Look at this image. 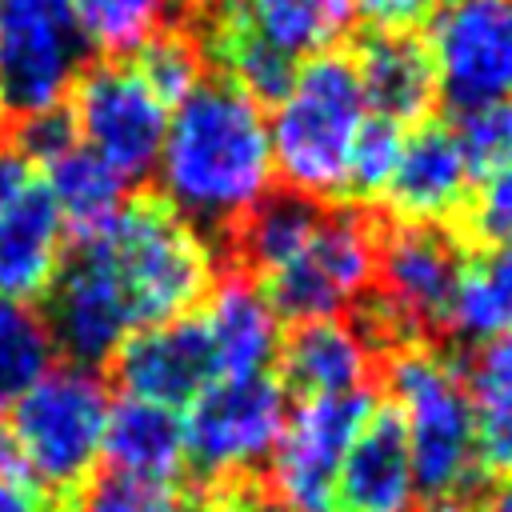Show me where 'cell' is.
<instances>
[{
    "label": "cell",
    "instance_id": "1",
    "mask_svg": "<svg viewBox=\"0 0 512 512\" xmlns=\"http://www.w3.org/2000/svg\"><path fill=\"white\" fill-rule=\"evenodd\" d=\"M160 200L196 228H232L252 216L276 180L268 116L236 84H196L168 112L156 156Z\"/></svg>",
    "mask_w": 512,
    "mask_h": 512
},
{
    "label": "cell",
    "instance_id": "2",
    "mask_svg": "<svg viewBox=\"0 0 512 512\" xmlns=\"http://www.w3.org/2000/svg\"><path fill=\"white\" fill-rule=\"evenodd\" d=\"M368 120V104L348 56L324 52L304 60L268 116L272 172L284 188L312 204L348 196L352 144Z\"/></svg>",
    "mask_w": 512,
    "mask_h": 512
},
{
    "label": "cell",
    "instance_id": "3",
    "mask_svg": "<svg viewBox=\"0 0 512 512\" xmlns=\"http://www.w3.org/2000/svg\"><path fill=\"white\" fill-rule=\"evenodd\" d=\"M80 240L100 256L136 332L192 312L216 284V256L204 232L164 200L124 204L100 232Z\"/></svg>",
    "mask_w": 512,
    "mask_h": 512
},
{
    "label": "cell",
    "instance_id": "4",
    "mask_svg": "<svg viewBox=\"0 0 512 512\" xmlns=\"http://www.w3.org/2000/svg\"><path fill=\"white\" fill-rule=\"evenodd\" d=\"M388 396L400 436L408 444L420 496L448 504L460 500L476 476V424L464 372L436 348L408 344L392 352L388 364Z\"/></svg>",
    "mask_w": 512,
    "mask_h": 512
},
{
    "label": "cell",
    "instance_id": "5",
    "mask_svg": "<svg viewBox=\"0 0 512 512\" xmlns=\"http://www.w3.org/2000/svg\"><path fill=\"white\" fill-rule=\"evenodd\" d=\"M108 388L88 364H52L0 424L44 492H76L100 464Z\"/></svg>",
    "mask_w": 512,
    "mask_h": 512
},
{
    "label": "cell",
    "instance_id": "6",
    "mask_svg": "<svg viewBox=\"0 0 512 512\" xmlns=\"http://www.w3.org/2000/svg\"><path fill=\"white\" fill-rule=\"evenodd\" d=\"M464 256L436 224H396L376 248V292L364 304L360 332L372 348H408L428 324L448 320Z\"/></svg>",
    "mask_w": 512,
    "mask_h": 512
},
{
    "label": "cell",
    "instance_id": "7",
    "mask_svg": "<svg viewBox=\"0 0 512 512\" xmlns=\"http://www.w3.org/2000/svg\"><path fill=\"white\" fill-rule=\"evenodd\" d=\"M376 228L348 208H320L304 244L272 268L264 296L284 320H328L360 304L376 284Z\"/></svg>",
    "mask_w": 512,
    "mask_h": 512
},
{
    "label": "cell",
    "instance_id": "8",
    "mask_svg": "<svg viewBox=\"0 0 512 512\" xmlns=\"http://www.w3.org/2000/svg\"><path fill=\"white\" fill-rule=\"evenodd\" d=\"M188 464L212 480H244L272 456L288 420V388L268 372L220 376L184 408Z\"/></svg>",
    "mask_w": 512,
    "mask_h": 512
},
{
    "label": "cell",
    "instance_id": "9",
    "mask_svg": "<svg viewBox=\"0 0 512 512\" xmlns=\"http://www.w3.org/2000/svg\"><path fill=\"white\" fill-rule=\"evenodd\" d=\"M84 36L72 0H0V112H52L84 72Z\"/></svg>",
    "mask_w": 512,
    "mask_h": 512
},
{
    "label": "cell",
    "instance_id": "10",
    "mask_svg": "<svg viewBox=\"0 0 512 512\" xmlns=\"http://www.w3.org/2000/svg\"><path fill=\"white\" fill-rule=\"evenodd\" d=\"M68 120L76 140L116 176L140 180L156 168L168 104L132 64H96L76 76L68 92Z\"/></svg>",
    "mask_w": 512,
    "mask_h": 512
},
{
    "label": "cell",
    "instance_id": "11",
    "mask_svg": "<svg viewBox=\"0 0 512 512\" xmlns=\"http://www.w3.org/2000/svg\"><path fill=\"white\" fill-rule=\"evenodd\" d=\"M372 408L368 392L316 396L288 408L268 456V492L284 512H332L344 456Z\"/></svg>",
    "mask_w": 512,
    "mask_h": 512
},
{
    "label": "cell",
    "instance_id": "12",
    "mask_svg": "<svg viewBox=\"0 0 512 512\" xmlns=\"http://www.w3.org/2000/svg\"><path fill=\"white\" fill-rule=\"evenodd\" d=\"M428 56L436 92L472 108L512 92V0H444L432 8Z\"/></svg>",
    "mask_w": 512,
    "mask_h": 512
},
{
    "label": "cell",
    "instance_id": "13",
    "mask_svg": "<svg viewBox=\"0 0 512 512\" xmlns=\"http://www.w3.org/2000/svg\"><path fill=\"white\" fill-rule=\"evenodd\" d=\"M116 380L128 396L156 400L168 408H184L192 396H200L212 380H220V364L212 352V340L192 312L132 332L116 356Z\"/></svg>",
    "mask_w": 512,
    "mask_h": 512
},
{
    "label": "cell",
    "instance_id": "14",
    "mask_svg": "<svg viewBox=\"0 0 512 512\" xmlns=\"http://www.w3.org/2000/svg\"><path fill=\"white\" fill-rule=\"evenodd\" d=\"M468 184L472 172L456 148L452 128L420 124L412 136H404L380 200L400 216V224H440L464 208Z\"/></svg>",
    "mask_w": 512,
    "mask_h": 512
},
{
    "label": "cell",
    "instance_id": "15",
    "mask_svg": "<svg viewBox=\"0 0 512 512\" xmlns=\"http://www.w3.org/2000/svg\"><path fill=\"white\" fill-rule=\"evenodd\" d=\"M420 500L424 496L400 424L376 404L344 456L332 512H416Z\"/></svg>",
    "mask_w": 512,
    "mask_h": 512
},
{
    "label": "cell",
    "instance_id": "16",
    "mask_svg": "<svg viewBox=\"0 0 512 512\" xmlns=\"http://www.w3.org/2000/svg\"><path fill=\"white\" fill-rule=\"evenodd\" d=\"M276 360H280V384L300 400L352 396L364 392L376 348L356 324L328 316V320H300L288 336H280Z\"/></svg>",
    "mask_w": 512,
    "mask_h": 512
},
{
    "label": "cell",
    "instance_id": "17",
    "mask_svg": "<svg viewBox=\"0 0 512 512\" xmlns=\"http://www.w3.org/2000/svg\"><path fill=\"white\" fill-rule=\"evenodd\" d=\"M64 264V220L44 184L28 180L0 216V300L32 304Z\"/></svg>",
    "mask_w": 512,
    "mask_h": 512
},
{
    "label": "cell",
    "instance_id": "18",
    "mask_svg": "<svg viewBox=\"0 0 512 512\" xmlns=\"http://www.w3.org/2000/svg\"><path fill=\"white\" fill-rule=\"evenodd\" d=\"M100 460L116 476L172 484L188 468V444H184L180 408H168V404L140 400V396L124 392L120 400L108 404Z\"/></svg>",
    "mask_w": 512,
    "mask_h": 512
},
{
    "label": "cell",
    "instance_id": "19",
    "mask_svg": "<svg viewBox=\"0 0 512 512\" xmlns=\"http://www.w3.org/2000/svg\"><path fill=\"white\" fill-rule=\"evenodd\" d=\"M220 376H244V372H268V364L280 352V316L268 304L264 288L244 276H224L212 284L196 308Z\"/></svg>",
    "mask_w": 512,
    "mask_h": 512
},
{
    "label": "cell",
    "instance_id": "20",
    "mask_svg": "<svg viewBox=\"0 0 512 512\" xmlns=\"http://www.w3.org/2000/svg\"><path fill=\"white\" fill-rule=\"evenodd\" d=\"M364 104L392 124H416L436 100V72L428 48L408 32H376L352 60Z\"/></svg>",
    "mask_w": 512,
    "mask_h": 512
},
{
    "label": "cell",
    "instance_id": "21",
    "mask_svg": "<svg viewBox=\"0 0 512 512\" xmlns=\"http://www.w3.org/2000/svg\"><path fill=\"white\" fill-rule=\"evenodd\" d=\"M220 16L292 64L332 52L352 24L348 0H224Z\"/></svg>",
    "mask_w": 512,
    "mask_h": 512
},
{
    "label": "cell",
    "instance_id": "22",
    "mask_svg": "<svg viewBox=\"0 0 512 512\" xmlns=\"http://www.w3.org/2000/svg\"><path fill=\"white\" fill-rule=\"evenodd\" d=\"M44 192L56 204L64 228H72L76 236H92L100 232L120 208H124V188L128 180L116 176L96 152H88L80 140L64 144L60 152H52L44 164Z\"/></svg>",
    "mask_w": 512,
    "mask_h": 512
},
{
    "label": "cell",
    "instance_id": "23",
    "mask_svg": "<svg viewBox=\"0 0 512 512\" xmlns=\"http://www.w3.org/2000/svg\"><path fill=\"white\" fill-rule=\"evenodd\" d=\"M480 472L512 480V336L480 344L464 372Z\"/></svg>",
    "mask_w": 512,
    "mask_h": 512
},
{
    "label": "cell",
    "instance_id": "24",
    "mask_svg": "<svg viewBox=\"0 0 512 512\" xmlns=\"http://www.w3.org/2000/svg\"><path fill=\"white\" fill-rule=\"evenodd\" d=\"M444 324L476 344L512 336V244H492L460 268Z\"/></svg>",
    "mask_w": 512,
    "mask_h": 512
},
{
    "label": "cell",
    "instance_id": "25",
    "mask_svg": "<svg viewBox=\"0 0 512 512\" xmlns=\"http://www.w3.org/2000/svg\"><path fill=\"white\" fill-rule=\"evenodd\" d=\"M56 344L48 324L32 304L0 300V424L8 420L12 404L56 364Z\"/></svg>",
    "mask_w": 512,
    "mask_h": 512
},
{
    "label": "cell",
    "instance_id": "26",
    "mask_svg": "<svg viewBox=\"0 0 512 512\" xmlns=\"http://www.w3.org/2000/svg\"><path fill=\"white\" fill-rule=\"evenodd\" d=\"M316 216H320V204H312V200H300V196H276V200H264L252 216H244L236 228V244H240V260L252 268V272H260V276H268L272 268H280L300 244H304V236L312 232V224H316Z\"/></svg>",
    "mask_w": 512,
    "mask_h": 512
},
{
    "label": "cell",
    "instance_id": "27",
    "mask_svg": "<svg viewBox=\"0 0 512 512\" xmlns=\"http://www.w3.org/2000/svg\"><path fill=\"white\" fill-rule=\"evenodd\" d=\"M208 52H212V60L224 68L228 84H236V88H240L244 96H252L256 104H260V100H276V96L288 88L292 72L300 68V64L276 56L272 48H264L260 40H252L248 32H240V28H236L228 16H220V12H216V20H212V28H208Z\"/></svg>",
    "mask_w": 512,
    "mask_h": 512
},
{
    "label": "cell",
    "instance_id": "28",
    "mask_svg": "<svg viewBox=\"0 0 512 512\" xmlns=\"http://www.w3.org/2000/svg\"><path fill=\"white\" fill-rule=\"evenodd\" d=\"M72 16L88 48L124 56L136 52L152 32H160L164 0H72Z\"/></svg>",
    "mask_w": 512,
    "mask_h": 512
},
{
    "label": "cell",
    "instance_id": "29",
    "mask_svg": "<svg viewBox=\"0 0 512 512\" xmlns=\"http://www.w3.org/2000/svg\"><path fill=\"white\" fill-rule=\"evenodd\" d=\"M456 148L472 172V180H488L492 172L512 164V96H496L472 108H460L452 128Z\"/></svg>",
    "mask_w": 512,
    "mask_h": 512
},
{
    "label": "cell",
    "instance_id": "30",
    "mask_svg": "<svg viewBox=\"0 0 512 512\" xmlns=\"http://www.w3.org/2000/svg\"><path fill=\"white\" fill-rule=\"evenodd\" d=\"M148 88L164 100V104H176L184 100L196 84H200V72H204V48L196 36L188 32H152L140 48H136V64H132Z\"/></svg>",
    "mask_w": 512,
    "mask_h": 512
},
{
    "label": "cell",
    "instance_id": "31",
    "mask_svg": "<svg viewBox=\"0 0 512 512\" xmlns=\"http://www.w3.org/2000/svg\"><path fill=\"white\" fill-rule=\"evenodd\" d=\"M76 512H196V504L176 484L132 480V476H100L80 488Z\"/></svg>",
    "mask_w": 512,
    "mask_h": 512
},
{
    "label": "cell",
    "instance_id": "32",
    "mask_svg": "<svg viewBox=\"0 0 512 512\" xmlns=\"http://www.w3.org/2000/svg\"><path fill=\"white\" fill-rule=\"evenodd\" d=\"M400 144H404V132L400 124L392 120H380V116H368L356 144H352V164H348V196L356 200H380L384 196V184L396 168V156H400Z\"/></svg>",
    "mask_w": 512,
    "mask_h": 512
},
{
    "label": "cell",
    "instance_id": "33",
    "mask_svg": "<svg viewBox=\"0 0 512 512\" xmlns=\"http://www.w3.org/2000/svg\"><path fill=\"white\" fill-rule=\"evenodd\" d=\"M468 224L488 244H512V164L492 172L468 204Z\"/></svg>",
    "mask_w": 512,
    "mask_h": 512
},
{
    "label": "cell",
    "instance_id": "34",
    "mask_svg": "<svg viewBox=\"0 0 512 512\" xmlns=\"http://www.w3.org/2000/svg\"><path fill=\"white\" fill-rule=\"evenodd\" d=\"M348 8L376 32H408L412 24L432 16L436 0H348Z\"/></svg>",
    "mask_w": 512,
    "mask_h": 512
},
{
    "label": "cell",
    "instance_id": "35",
    "mask_svg": "<svg viewBox=\"0 0 512 512\" xmlns=\"http://www.w3.org/2000/svg\"><path fill=\"white\" fill-rule=\"evenodd\" d=\"M196 512H284V508L272 500V492H264V488H256V484L224 480V484L204 500V508H196Z\"/></svg>",
    "mask_w": 512,
    "mask_h": 512
},
{
    "label": "cell",
    "instance_id": "36",
    "mask_svg": "<svg viewBox=\"0 0 512 512\" xmlns=\"http://www.w3.org/2000/svg\"><path fill=\"white\" fill-rule=\"evenodd\" d=\"M48 496L28 472H0V512H56Z\"/></svg>",
    "mask_w": 512,
    "mask_h": 512
},
{
    "label": "cell",
    "instance_id": "37",
    "mask_svg": "<svg viewBox=\"0 0 512 512\" xmlns=\"http://www.w3.org/2000/svg\"><path fill=\"white\" fill-rule=\"evenodd\" d=\"M32 180V172H28V160L16 152V148H4L0 144V216H4V208L20 196V188Z\"/></svg>",
    "mask_w": 512,
    "mask_h": 512
},
{
    "label": "cell",
    "instance_id": "38",
    "mask_svg": "<svg viewBox=\"0 0 512 512\" xmlns=\"http://www.w3.org/2000/svg\"><path fill=\"white\" fill-rule=\"evenodd\" d=\"M472 512H512V480H500L492 492H484L472 504Z\"/></svg>",
    "mask_w": 512,
    "mask_h": 512
},
{
    "label": "cell",
    "instance_id": "39",
    "mask_svg": "<svg viewBox=\"0 0 512 512\" xmlns=\"http://www.w3.org/2000/svg\"><path fill=\"white\" fill-rule=\"evenodd\" d=\"M176 4H184V8H208V4H220V0H176Z\"/></svg>",
    "mask_w": 512,
    "mask_h": 512
},
{
    "label": "cell",
    "instance_id": "40",
    "mask_svg": "<svg viewBox=\"0 0 512 512\" xmlns=\"http://www.w3.org/2000/svg\"><path fill=\"white\" fill-rule=\"evenodd\" d=\"M440 512H448V508H440Z\"/></svg>",
    "mask_w": 512,
    "mask_h": 512
}]
</instances>
